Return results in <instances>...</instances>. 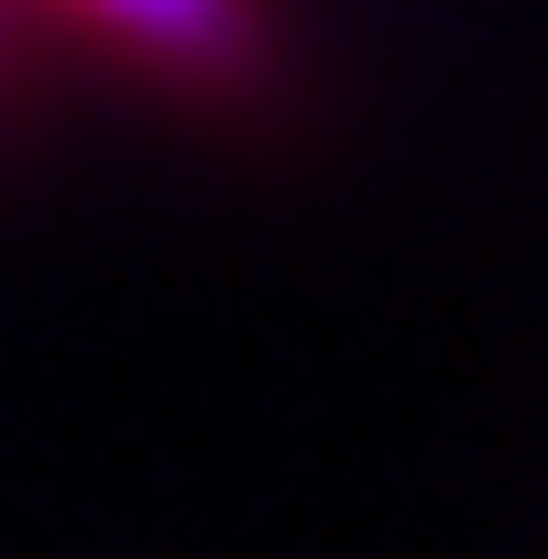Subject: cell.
I'll use <instances>...</instances> for the list:
<instances>
[{
    "label": "cell",
    "mask_w": 548,
    "mask_h": 559,
    "mask_svg": "<svg viewBox=\"0 0 548 559\" xmlns=\"http://www.w3.org/2000/svg\"><path fill=\"white\" fill-rule=\"evenodd\" d=\"M110 45L154 56L165 78H241L252 67V0H67Z\"/></svg>",
    "instance_id": "1"
}]
</instances>
